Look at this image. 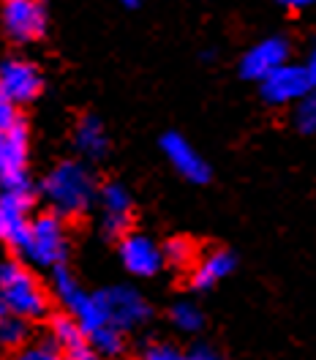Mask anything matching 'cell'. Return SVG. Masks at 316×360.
I'll list each match as a JSON object with an SVG mask.
<instances>
[{
	"mask_svg": "<svg viewBox=\"0 0 316 360\" xmlns=\"http://www.w3.org/2000/svg\"><path fill=\"white\" fill-rule=\"evenodd\" d=\"M185 358L188 360H224V355H221L218 349H213L210 344H197L194 349L185 352Z\"/></svg>",
	"mask_w": 316,
	"mask_h": 360,
	"instance_id": "obj_24",
	"label": "cell"
},
{
	"mask_svg": "<svg viewBox=\"0 0 316 360\" xmlns=\"http://www.w3.org/2000/svg\"><path fill=\"white\" fill-rule=\"evenodd\" d=\"M292 60V44L287 36H265L251 44L240 58V77L249 82H262L275 68Z\"/></svg>",
	"mask_w": 316,
	"mask_h": 360,
	"instance_id": "obj_8",
	"label": "cell"
},
{
	"mask_svg": "<svg viewBox=\"0 0 316 360\" xmlns=\"http://www.w3.org/2000/svg\"><path fill=\"white\" fill-rule=\"evenodd\" d=\"M0 309L27 322L41 319L49 311L46 290L30 270L14 259L0 262Z\"/></svg>",
	"mask_w": 316,
	"mask_h": 360,
	"instance_id": "obj_3",
	"label": "cell"
},
{
	"mask_svg": "<svg viewBox=\"0 0 316 360\" xmlns=\"http://www.w3.org/2000/svg\"><path fill=\"white\" fill-rule=\"evenodd\" d=\"M6 238V216H3V207H0V240Z\"/></svg>",
	"mask_w": 316,
	"mask_h": 360,
	"instance_id": "obj_27",
	"label": "cell"
},
{
	"mask_svg": "<svg viewBox=\"0 0 316 360\" xmlns=\"http://www.w3.org/2000/svg\"><path fill=\"white\" fill-rule=\"evenodd\" d=\"M41 191L52 205V210L63 219L85 216L98 200L96 175L82 161H60L44 178Z\"/></svg>",
	"mask_w": 316,
	"mask_h": 360,
	"instance_id": "obj_2",
	"label": "cell"
},
{
	"mask_svg": "<svg viewBox=\"0 0 316 360\" xmlns=\"http://www.w3.org/2000/svg\"><path fill=\"white\" fill-rule=\"evenodd\" d=\"M20 123H22L20 107H17L11 98H6V96L0 93V131H8V129H14V126H20Z\"/></svg>",
	"mask_w": 316,
	"mask_h": 360,
	"instance_id": "obj_23",
	"label": "cell"
},
{
	"mask_svg": "<svg viewBox=\"0 0 316 360\" xmlns=\"http://www.w3.org/2000/svg\"><path fill=\"white\" fill-rule=\"evenodd\" d=\"M123 3H126V6H131V8H134V6H142V3H145V0H123Z\"/></svg>",
	"mask_w": 316,
	"mask_h": 360,
	"instance_id": "obj_28",
	"label": "cell"
},
{
	"mask_svg": "<svg viewBox=\"0 0 316 360\" xmlns=\"http://www.w3.org/2000/svg\"><path fill=\"white\" fill-rule=\"evenodd\" d=\"M314 88L316 82L311 79L308 68L303 66V63H292L289 60L287 66L275 68L270 77H265L259 82V96L270 107H294Z\"/></svg>",
	"mask_w": 316,
	"mask_h": 360,
	"instance_id": "obj_6",
	"label": "cell"
},
{
	"mask_svg": "<svg viewBox=\"0 0 316 360\" xmlns=\"http://www.w3.org/2000/svg\"><path fill=\"white\" fill-rule=\"evenodd\" d=\"M303 66L308 68V74H311V79L316 82V44L308 49V55H305V63Z\"/></svg>",
	"mask_w": 316,
	"mask_h": 360,
	"instance_id": "obj_26",
	"label": "cell"
},
{
	"mask_svg": "<svg viewBox=\"0 0 316 360\" xmlns=\"http://www.w3.org/2000/svg\"><path fill=\"white\" fill-rule=\"evenodd\" d=\"M14 360H68V358L60 352V347L52 338H44V341L25 344L22 349H17Z\"/></svg>",
	"mask_w": 316,
	"mask_h": 360,
	"instance_id": "obj_20",
	"label": "cell"
},
{
	"mask_svg": "<svg viewBox=\"0 0 316 360\" xmlns=\"http://www.w3.org/2000/svg\"><path fill=\"white\" fill-rule=\"evenodd\" d=\"M0 25L14 44H33L46 33V11L41 0H6Z\"/></svg>",
	"mask_w": 316,
	"mask_h": 360,
	"instance_id": "obj_7",
	"label": "cell"
},
{
	"mask_svg": "<svg viewBox=\"0 0 316 360\" xmlns=\"http://www.w3.org/2000/svg\"><path fill=\"white\" fill-rule=\"evenodd\" d=\"M169 322L180 330V333H199L204 328V314L202 309L191 300H178L169 309Z\"/></svg>",
	"mask_w": 316,
	"mask_h": 360,
	"instance_id": "obj_18",
	"label": "cell"
},
{
	"mask_svg": "<svg viewBox=\"0 0 316 360\" xmlns=\"http://www.w3.org/2000/svg\"><path fill=\"white\" fill-rule=\"evenodd\" d=\"M235 268H237V257L232 251H226V248L207 251L191 268V290L207 292V290L218 287L224 278H229L235 273Z\"/></svg>",
	"mask_w": 316,
	"mask_h": 360,
	"instance_id": "obj_15",
	"label": "cell"
},
{
	"mask_svg": "<svg viewBox=\"0 0 316 360\" xmlns=\"http://www.w3.org/2000/svg\"><path fill=\"white\" fill-rule=\"evenodd\" d=\"M52 292L60 300V306L66 309V314L77 319V325L82 328V333L88 336L91 347L101 358L123 355L126 333L110 325V319H107L101 303H98V295L85 292L66 265L52 268Z\"/></svg>",
	"mask_w": 316,
	"mask_h": 360,
	"instance_id": "obj_1",
	"label": "cell"
},
{
	"mask_svg": "<svg viewBox=\"0 0 316 360\" xmlns=\"http://www.w3.org/2000/svg\"><path fill=\"white\" fill-rule=\"evenodd\" d=\"M161 251H164V265H169V268H175V270L194 268V262L199 259L197 246H194L188 238H183V235L169 238V240L161 246Z\"/></svg>",
	"mask_w": 316,
	"mask_h": 360,
	"instance_id": "obj_17",
	"label": "cell"
},
{
	"mask_svg": "<svg viewBox=\"0 0 316 360\" xmlns=\"http://www.w3.org/2000/svg\"><path fill=\"white\" fill-rule=\"evenodd\" d=\"M22 254L27 262L41 265V268H58L63 265L68 257V235H66V219L52 213H39L30 219V232L22 246Z\"/></svg>",
	"mask_w": 316,
	"mask_h": 360,
	"instance_id": "obj_4",
	"label": "cell"
},
{
	"mask_svg": "<svg viewBox=\"0 0 316 360\" xmlns=\"http://www.w3.org/2000/svg\"><path fill=\"white\" fill-rule=\"evenodd\" d=\"M158 148H161L164 158L169 161V167H172L183 180L202 186V183H207L210 175H213L207 158H204L202 153H199V150L180 134V131H166V134L161 136Z\"/></svg>",
	"mask_w": 316,
	"mask_h": 360,
	"instance_id": "obj_9",
	"label": "cell"
},
{
	"mask_svg": "<svg viewBox=\"0 0 316 360\" xmlns=\"http://www.w3.org/2000/svg\"><path fill=\"white\" fill-rule=\"evenodd\" d=\"M136 360H188V358H185V352H183L180 347L161 341V344H147V347L136 355Z\"/></svg>",
	"mask_w": 316,
	"mask_h": 360,
	"instance_id": "obj_22",
	"label": "cell"
},
{
	"mask_svg": "<svg viewBox=\"0 0 316 360\" xmlns=\"http://www.w3.org/2000/svg\"><path fill=\"white\" fill-rule=\"evenodd\" d=\"M96 295H98V303L110 319V325L123 330V333H131L136 328H142L153 314L147 297L129 284H114V287H107Z\"/></svg>",
	"mask_w": 316,
	"mask_h": 360,
	"instance_id": "obj_5",
	"label": "cell"
},
{
	"mask_svg": "<svg viewBox=\"0 0 316 360\" xmlns=\"http://www.w3.org/2000/svg\"><path fill=\"white\" fill-rule=\"evenodd\" d=\"M117 257L126 273L136 278H150L164 268V251L153 238L142 232H129L117 240Z\"/></svg>",
	"mask_w": 316,
	"mask_h": 360,
	"instance_id": "obj_11",
	"label": "cell"
},
{
	"mask_svg": "<svg viewBox=\"0 0 316 360\" xmlns=\"http://www.w3.org/2000/svg\"><path fill=\"white\" fill-rule=\"evenodd\" d=\"M49 338L60 347V352L68 360H104L91 347V341L82 333V328L77 325L74 316L68 314L52 316V322H49Z\"/></svg>",
	"mask_w": 316,
	"mask_h": 360,
	"instance_id": "obj_14",
	"label": "cell"
},
{
	"mask_svg": "<svg viewBox=\"0 0 316 360\" xmlns=\"http://www.w3.org/2000/svg\"><path fill=\"white\" fill-rule=\"evenodd\" d=\"M41 90H44V77L36 63L25 58H8L0 63V93L11 98L17 107L36 101Z\"/></svg>",
	"mask_w": 316,
	"mask_h": 360,
	"instance_id": "obj_10",
	"label": "cell"
},
{
	"mask_svg": "<svg viewBox=\"0 0 316 360\" xmlns=\"http://www.w3.org/2000/svg\"><path fill=\"white\" fill-rule=\"evenodd\" d=\"M27 148H30V139H27L25 123L8 131H0V188H11V186L30 180L27 178Z\"/></svg>",
	"mask_w": 316,
	"mask_h": 360,
	"instance_id": "obj_13",
	"label": "cell"
},
{
	"mask_svg": "<svg viewBox=\"0 0 316 360\" xmlns=\"http://www.w3.org/2000/svg\"><path fill=\"white\" fill-rule=\"evenodd\" d=\"M275 6H281V8H287V11H305V8H311L316 0H272Z\"/></svg>",
	"mask_w": 316,
	"mask_h": 360,
	"instance_id": "obj_25",
	"label": "cell"
},
{
	"mask_svg": "<svg viewBox=\"0 0 316 360\" xmlns=\"http://www.w3.org/2000/svg\"><path fill=\"white\" fill-rule=\"evenodd\" d=\"M294 112V126H297V131H303V134H316V88L300 101V104H294L292 107Z\"/></svg>",
	"mask_w": 316,
	"mask_h": 360,
	"instance_id": "obj_21",
	"label": "cell"
},
{
	"mask_svg": "<svg viewBox=\"0 0 316 360\" xmlns=\"http://www.w3.org/2000/svg\"><path fill=\"white\" fill-rule=\"evenodd\" d=\"M98 205H101V229L107 238L120 240L123 235L131 232L134 200L123 183H107L98 191Z\"/></svg>",
	"mask_w": 316,
	"mask_h": 360,
	"instance_id": "obj_12",
	"label": "cell"
},
{
	"mask_svg": "<svg viewBox=\"0 0 316 360\" xmlns=\"http://www.w3.org/2000/svg\"><path fill=\"white\" fill-rule=\"evenodd\" d=\"M30 336V328H27V319L14 314H3L0 316V347L6 349H22Z\"/></svg>",
	"mask_w": 316,
	"mask_h": 360,
	"instance_id": "obj_19",
	"label": "cell"
},
{
	"mask_svg": "<svg viewBox=\"0 0 316 360\" xmlns=\"http://www.w3.org/2000/svg\"><path fill=\"white\" fill-rule=\"evenodd\" d=\"M74 142H77V150L85 158H101L107 156L110 150V136H107V129L98 117H82L77 131H74Z\"/></svg>",
	"mask_w": 316,
	"mask_h": 360,
	"instance_id": "obj_16",
	"label": "cell"
},
{
	"mask_svg": "<svg viewBox=\"0 0 316 360\" xmlns=\"http://www.w3.org/2000/svg\"><path fill=\"white\" fill-rule=\"evenodd\" d=\"M3 314H6V311H3V309H0V316H3Z\"/></svg>",
	"mask_w": 316,
	"mask_h": 360,
	"instance_id": "obj_29",
	"label": "cell"
}]
</instances>
